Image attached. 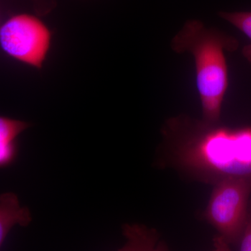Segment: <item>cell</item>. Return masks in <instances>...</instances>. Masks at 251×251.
Listing matches in <instances>:
<instances>
[{"mask_svg": "<svg viewBox=\"0 0 251 251\" xmlns=\"http://www.w3.org/2000/svg\"><path fill=\"white\" fill-rule=\"evenodd\" d=\"M30 124L10 117H0V165L8 166L15 159L17 150L14 140L23 130L30 127Z\"/></svg>", "mask_w": 251, "mask_h": 251, "instance_id": "8992f818", "label": "cell"}, {"mask_svg": "<svg viewBox=\"0 0 251 251\" xmlns=\"http://www.w3.org/2000/svg\"><path fill=\"white\" fill-rule=\"evenodd\" d=\"M250 215H251V214H250Z\"/></svg>", "mask_w": 251, "mask_h": 251, "instance_id": "30bf717a", "label": "cell"}, {"mask_svg": "<svg viewBox=\"0 0 251 251\" xmlns=\"http://www.w3.org/2000/svg\"><path fill=\"white\" fill-rule=\"evenodd\" d=\"M31 220L27 208H21L14 193H5L0 198V244H2L15 224L27 226Z\"/></svg>", "mask_w": 251, "mask_h": 251, "instance_id": "5b68a950", "label": "cell"}, {"mask_svg": "<svg viewBox=\"0 0 251 251\" xmlns=\"http://www.w3.org/2000/svg\"><path fill=\"white\" fill-rule=\"evenodd\" d=\"M161 134V166L204 184L251 180V126L231 128L179 115L166 120Z\"/></svg>", "mask_w": 251, "mask_h": 251, "instance_id": "6da1fadb", "label": "cell"}, {"mask_svg": "<svg viewBox=\"0 0 251 251\" xmlns=\"http://www.w3.org/2000/svg\"><path fill=\"white\" fill-rule=\"evenodd\" d=\"M239 250L251 251V215L249 216L247 224L239 241Z\"/></svg>", "mask_w": 251, "mask_h": 251, "instance_id": "9c48e42d", "label": "cell"}, {"mask_svg": "<svg viewBox=\"0 0 251 251\" xmlns=\"http://www.w3.org/2000/svg\"><path fill=\"white\" fill-rule=\"evenodd\" d=\"M220 17L237 28L250 39L249 45L242 49L244 57L251 64V11H237V12L219 13Z\"/></svg>", "mask_w": 251, "mask_h": 251, "instance_id": "52a82bcc", "label": "cell"}, {"mask_svg": "<svg viewBox=\"0 0 251 251\" xmlns=\"http://www.w3.org/2000/svg\"><path fill=\"white\" fill-rule=\"evenodd\" d=\"M35 14L45 16L50 14L57 6L55 0H30Z\"/></svg>", "mask_w": 251, "mask_h": 251, "instance_id": "ba28073f", "label": "cell"}, {"mask_svg": "<svg viewBox=\"0 0 251 251\" xmlns=\"http://www.w3.org/2000/svg\"><path fill=\"white\" fill-rule=\"evenodd\" d=\"M239 41L223 31L208 28L201 21L189 20L171 41L176 53L188 52L196 66V86L202 109V120L221 122L225 96L229 85L225 52H234Z\"/></svg>", "mask_w": 251, "mask_h": 251, "instance_id": "7a4b0ae2", "label": "cell"}, {"mask_svg": "<svg viewBox=\"0 0 251 251\" xmlns=\"http://www.w3.org/2000/svg\"><path fill=\"white\" fill-rule=\"evenodd\" d=\"M36 14H11L0 25V48L5 55L41 70L52 43V30Z\"/></svg>", "mask_w": 251, "mask_h": 251, "instance_id": "3957f363", "label": "cell"}, {"mask_svg": "<svg viewBox=\"0 0 251 251\" xmlns=\"http://www.w3.org/2000/svg\"><path fill=\"white\" fill-rule=\"evenodd\" d=\"M251 180L232 178L214 185L204 217L225 246L239 244L249 219Z\"/></svg>", "mask_w": 251, "mask_h": 251, "instance_id": "277c9868", "label": "cell"}]
</instances>
